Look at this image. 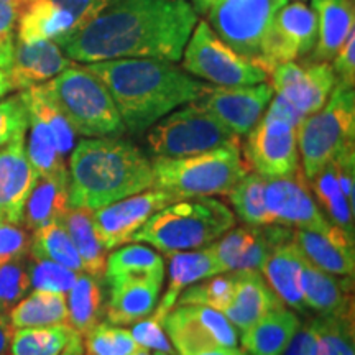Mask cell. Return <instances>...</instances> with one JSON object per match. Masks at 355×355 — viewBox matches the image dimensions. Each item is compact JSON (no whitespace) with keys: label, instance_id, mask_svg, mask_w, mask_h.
Wrapping results in <instances>:
<instances>
[{"label":"cell","instance_id":"1","mask_svg":"<svg viewBox=\"0 0 355 355\" xmlns=\"http://www.w3.org/2000/svg\"><path fill=\"white\" fill-rule=\"evenodd\" d=\"M198 21L191 0H117L55 42L71 61L84 64L119 58L178 63Z\"/></svg>","mask_w":355,"mask_h":355},{"label":"cell","instance_id":"2","mask_svg":"<svg viewBox=\"0 0 355 355\" xmlns=\"http://www.w3.org/2000/svg\"><path fill=\"white\" fill-rule=\"evenodd\" d=\"M112 96L125 132L140 135L181 105L206 94L211 86L157 58H119L89 63Z\"/></svg>","mask_w":355,"mask_h":355},{"label":"cell","instance_id":"3","mask_svg":"<svg viewBox=\"0 0 355 355\" xmlns=\"http://www.w3.org/2000/svg\"><path fill=\"white\" fill-rule=\"evenodd\" d=\"M69 206L96 211L155 184L152 159L122 137L83 139L69 155Z\"/></svg>","mask_w":355,"mask_h":355},{"label":"cell","instance_id":"4","mask_svg":"<svg viewBox=\"0 0 355 355\" xmlns=\"http://www.w3.org/2000/svg\"><path fill=\"white\" fill-rule=\"evenodd\" d=\"M235 227V214L214 198H186L150 217L132 242H145L163 254L204 248Z\"/></svg>","mask_w":355,"mask_h":355},{"label":"cell","instance_id":"5","mask_svg":"<svg viewBox=\"0 0 355 355\" xmlns=\"http://www.w3.org/2000/svg\"><path fill=\"white\" fill-rule=\"evenodd\" d=\"M38 89L64 115L76 135L96 139L122 137L125 132L107 87L86 66L73 63Z\"/></svg>","mask_w":355,"mask_h":355},{"label":"cell","instance_id":"6","mask_svg":"<svg viewBox=\"0 0 355 355\" xmlns=\"http://www.w3.org/2000/svg\"><path fill=\"white\" fill-rule=\"evenodd\" d=\"M153 188L176 199L227 196L250 171L242 146H222L193 157L153 158Z\"/></svg>","mask_w":355,"mask_h":355},{"label":"cell","instance_id":"7","mask_svg":"<svg viewBox=\"0 0 355 355\" xmlns=\"http://www.w3.org/2000/svg\"><path fill=\"white\" fill-rule=\"evenodd\" d=\"M296 139L308 180L329 165L343 150L355 145L354 87L337 83L324 107L296 125Z\"/></svg>","mask_w":355,"mask_h":355},{"label":"cell","instance_id":"8","mask_svg":"<svg viewBox=\"0 0 355 355\" xmlns=\"http://www.w3.org/2000/svg\"><path fill=\"white\" fill-rule=\"evenodd\" d=\"M146 146L153 158H183L222 146H242V140L194 101L153 123Z\"/></svg>","mask_w":355,"mask_h":355},{"label":"cell","instance_id":"9","mask_svg":"<svg viewBox=\"0 0 355 355\" xmlns=\"http://www.w3.org/2000/svg\"><path fill=\"white\" fill-rule=\"evenodd\" d=\"M181 58L186 73L216 86H252L268 79L263 69L222 42L206 20L194 26Z\"/></svg>","mask_w":355,"mask_h":355},{"label":"cell","instance_id":"10","mask_svg":"<svg viewBox=\"0 0 355 355\" xmlns=\"http://www.w3.org/2000/svg\"><path fill=\"white\" fill-rule=\"evenodd\" d=\"M270 76L277 96H273L268 109L286 117L295 125L322 109L337 84L329 63H314L308 60L279 64Z\"/></svg>","mask_w":355,"mask_h":355},{"label":"cell","instance_id":"11","mask_svg":"<svg viewBox=\"0 0 355 355\" xmlns=\"http://www.w3.org/2000/svg\"><path fill=\"white\" fill-rule=\"evenodd\" d=\"M288 0H214L206 8L207 24L222 42L259 66L261 43Z\"/></svg>","mask_w":355,"mask_h":355},{"label":"cell","instance_id":"12","mask_svg":"<svg viewBox=\"0 0 355 355\" xmlns=\"http://www.w3.org/2000/svg\"><path fill=\"white\" fill-rule=\"evenodd\" d=\"M245 137L243 159L250 171L278 178L293 175L301 168L296 125L283 115L266 109Z\"/></svg>","mask_w":355,"mask_h":355},{"label":"cell","instance_id":"13","mask_svg":"<svg viewBox=\"0 0 355 355\" xmlns=\"http://www.w3.org/2000/svg\"><path fill=\"white\" fill-rule=\"evenodd\" d=\"M176 355L212 347H237V329L220 311L201 304H176L163 319Z\"/></svg>","mask_w":355,"mask_h":355},{"label":"cell","instance_id":"14","mask_svg":"<svg viewBox=\"0 0 355 355\" xmlns=\"http://www.w3.org/2000/svg\"><path fill=\"white\" fill-rule=\"evenodd\" d=\"M318 38V17L304 2L285 3L261 43L259 68L270 73L277 66L306 58L313 51Z\"/></svg>","mask_w":355,"mask_h":355},{"label":"cell","instance_id":"15","mask_svg":"<svg viewBox=\"0 0 355 355\" xmlns=\"http://www.w3.org/2000/svg\"><path fill=\"white\" fill-rule=\"evenodd\" d=\"M265 206L273 224L308 230L331 227L313 196L303 168L293 175L265 178Z\"/></svg>","mask_w":355,"mask_h":355},{"label":"cell","instance_id":"16","mask_svg":"<svg viewBox=\"0 0 355 355\" xmlns=\"http://www.w3.org/2000/svg\"><path fill=\"white\" fill-rule=\"evenodd\" d=\"M265 232L270 241V248L260 273L283 304L306 316L309 314V309L306 308L301 291V268L304 257L296 245L293 229L282 224H266Z\"/></svg>","mask_w":355,"mask_h":355},{"label":"cell","instance_id":"17","mask_svg":"<svg viewBox=\"0 0 355 355\" xmlns=\"http://www.w3.org/2000/svg\"><path fill=\"white\" fill-rule=\"evenodd\" d=\"M175 201L178 199L173 194L155 188L92 211L97 237L105 250L125 245L155 212Z\"/></svg>","mask_w":355,"mask_h":355},{"label":"cell","instance_id":"18","mask_svg":"<svg viewBox=\"0 0 355 355\" xmlns=\"http://www.w3.org/2000/svg\"><path fill=\"white\" fill-rule=\"evenodd\" d=\"M273 96L272 84L266 83L232 87L211 86L198 102L242 139L260 121Z\"/></svg>","mask_w":355,"mask_h":355},{"label":"cell","instance_id":"19","mask_svg":"<svg viewBox=\"0 0 355 355\" xmlns=\"http://www.w3.org/2000/svg\"><path fill=\"white\" fill-rule=\"evenodd\" d=\"M165 273L123 275L107 279L110 296L105 319L115 326H128L152 316L162 295Z\"/></svg>","mask_w":355,"mask_h":355},{"label":"cell","instance_id":"20","mask_svg":"<svg viewBox=\"0 0 355 355\" xmlns=\"http://www.w3.org/2000/svg\"><path fill=\"white\" fill-rule=\"evenodd\" d=\"M38 175L25 152V137L0 148V220L21 224L26 199Z\"/></svg>","mask_w":355,"mask_h":355},{"label":"cell","instance_id":"21","mask_svg":"<svg viewBox=\"0 0 355 355\" xmlns=\"http://www.w3.org/2000/svg\"><path fill=\"white\" fill-rule=\"evenodd\" d=\"M293 237L304 259L318 268L337 277L354 278V239L343 229L332 224L326 230L293 229Z\"/></svg>","mask_w":355,"mask_h":355},{"label":"cell","instance_id":"22","mask_svg":"<svg viewBox=\"0 0 355 355\" xmlns=\"http://www.w3.org/2000/svg\"><path fill=\"white\" fill-rule=\"evenodd\" d=\"M71 64L73 61L53 40H42L35 43H24L15 40L12 64L7 73L10 76L13 89L25 91L28 87L50 81Z\"/></svg>","mask_w":355,"mask_h":355},{"label":"cell","instance_id":"23","mask_svg":"<svg viewBox=\"0 0 355 355\" xmlns=\"http://www.w3.org/2000/svg\"><path fill=\"white\" fill-rule=\"evenodd\" d=\"M234 275L235 290L232 301L222 314L242 334L260 321L266 313L285 304L270 288L260 270H235Z\"/></svg>","mask_w":355,"mask_h":355},{"label":"cell","instance_id":"24","mask_svg":"<svg viewBox=\"0 0 355 355\" xmlns=\"http://www.w3.org/2000/svg\"><path fill=\"white\" fill-rule=\"evenodd\" d=\"M209 248L216 261V272L229 273L235 270H260L268 254L270 241L266 237L265 225H245L227 230Z\"/></svg>","mask_w":355,"mask_h":355},{"label":"cell","instance_id":"25","mask_svg":"<svg viewBox=\"0 0 355 355\" xmlns=\"http://www.w3.org/2000/svg\"><path fill=\"white\" fill-rule=\"evenodd\" d=\"M301 291L306 308L318 316L354 311V278L324 272L306 259L301 268Z\"/></svg>","mask_w":355,"mask_h":355},{"label":"cell","instance_id":"26","mask_svg":"<svg viewBox=\"0 0 355 355\" xmlns=\"http://www.w3.org/2000/svg\"><path fill=\"white\" fill-rule=\"evenodd\" d=\"M313 10L318 17V38L313 51L304 60L331 63L355 25L354 0H316Z\"/></svg>","mask_w":355,"mask_h":355},{"label":"cell","instance_id":"27","mask_svg":"<svg viewBox=\"0 0 355 355\" xmlns=\"http://www.w3.org/2000/svg\"><path fill=\"white\" fill-rule=\"evenodd\" d=\"M166 257L170 261L168 286L165 295L162 296V300H158L157 308L152 313V316L159 322H163L166 314L175 308L178 296L186 288L217 275L216 261L207 247H204L202 250L173 252V254H166Z\"/></svg>","mask_w":355,"mask_h":355},{"label":"cell","instance_id":"28","mask_svg":"<svg viewBox=\"0 0 355 355\" xmlns=\"http://www.w3.org/2000/svg\"><path fill=\"white\" fill-rule=\"evenodd\" d=\"M301 322L298 313L282 306L242 332L241 344L248 355H282Z\"/></svg>","mask_w":355,"mask_h":355},{"label":"cell","instance_id":"29","mask_svg":"<svg viewBox=\"0 0 355 355\" xmlns=\"http://www.w3.org/2000/svg\"><path fill=\"white\" fill-rule=\"evenodd\" d=\"M74 28V19L51 0H20L17 38L24 43L63 37Z\"/></svg>","mask_w":355,"mask_h":355},{"label":"cell","instance_id":"30","mask_svg":"<svg viewBox=\"0 0 355 355\" xmlns=\"http://www.w3.org/2000/svg\"><path fill=\"white\" fill-rule=\"evenodd\" d=\"M68 178H38L26 199L21 224L28 232L61 220L69 209Z\"/></svg>","mask_w":355,"mask_h":355},{"label":"cell","instance_id":"31","mask_svg":"<svg viewBox=\"0 0 355 355\" xmlns=\"http://www.w3.org/2000/svg\"><path fill=\"white\" fill-rule=\"evenodd\" d=\"M68 324L79 336H86L101 322L105 313L104 288L99 277L86 272L79 273L73 288L68 291Z\"/></svg>","mask_w":355,"mask_h":355},{"label":"cell","instance_id":"32","mask_svg":"<svg viewBox=\"0 0 355 355\" xmlns=\"http://www.w3.org/2000/svg\"><path fill=\"white\" fill-rule=\"evenodd\" d=\"M61 222L81 257L84 272L101 278L105 272L109 250H105L101 239L97 237L92 211L83 209V207H69Z\"/></svg>","mask_w":355,"mask_h":355},{"label":"cell","instance_id":"33","mask_svg":"<svg viewBox=\"0 0 355 355\" xmlns=\"http://www.w3.org/2000/svg\"><path fill=\"white\" fill-rule=\"evenodd\" d=\"M13 329L21 327H42L68 322V301L63 293L35 290L25 296L8 313Z\"/></svg>","mask_w":355,"mask_h":355},{"label":"cell","instance_id":"34","mask_svg":"<svg viewBox=\"0 0 355 355\" xmlns=\"http://www.w3.org/2000/svg\"><path fill=\"white\" fill-rule=\"evenodd\" d=\"M313 184L311 191L316 196L318 206L321 207L322 214L332 225H337L344 230L349 237L354 239L355 235V207L345 199L339 181L336 176L334 163L324 166L321 171L316 173L309 180Z\"/></svg>","mask_w":355,"mask_h":355},{"label":"cell","instance_id":"35","mask_svg":"<svg viewBox=\"0 0 355 355\" xmlns=\"http://www.w3.org/2000/svg\"><path fill=\"white\" fill-rule=\"evenodd\" d=\"M28 128L30 135L25 152L38 178H68V166L50 127L37 115L28 112Z\"/></svg>","mask_w":355,"mask_h":355},{"label":"cell","instance_id":"36","mask_svg":"<svg viewBox=\"0 0 355 355\" xmlns=\"http://www.w3.org/2000/svg\"><path fill=\"white\" fill-rule=\"evenodd\" d=\"M74 334L68 322L13 329L10 355H61Z\"/></svg>","mask_w":355,"mask_h":355},{"label":"cell","instance_id":"37","mask_svg":"<svg viewBox=\"0 0 355 355\" xmlns=\"http://www.w3.org/2000/svg\"><path fill=\"white\" fill-rule=\"evenodd\" d=\"M30 257L56 261V263L78 273L84 272L81 257L61 220L50 222V224L35 230L32 235Z\"/></svg>","mask_w":355,"mask_h":355},{"label":"cell","instance_id":"38","mask_svg":"<svg viewBox=\"0 0 355 355\" xmlns=\"http://www.w3.org/2000/svg\"><path fill=\"white\" fill-rule=\"evenodd\" d=\"M313 355H355L354 311L316 316Z\"/></svg>","mask_w":355,"mask_h":355},{"label":"cell","instance_id":"39","mask_svg":"<svg viewBox=\"0 0 355 355\" xmlns=\"http://www.w3.org/2000/svg\"><path fill=\"white\" fill-rule=\"evenodd\" d=\"M225 198L245 225L273 224L265 206V176L259 173L248 171Z\"/></svg>","mask_w":355,"mask_h":355},{"label":"cell","instance_id":"40","mask_svg":"<svg viewBox=\"0 0 355 355\" xmlns=\"http://www.w3.org/2000/svg\"><path fill=\"white\" fill-rule=\"evenodd\" d=\"M155 273H165L163 257L152 248L141 245L140 242L119 248L105 260V279L123 277V275Z\"/></svg>","mask_w":355,"mask_h":355},{"label":"cell","instance_id":"41","mask_svg":"<svg viewBox=\"0 0 355 355\" xmlns=\"http://www.w3.org/2000/svg\"><path fill=\"white\" fill-rule=\"evenodd\" d=\"M20 94L24 97L28 112L37 115V117L42 119L50 127L61 155L66 157V155L71 153V150L74 148V141H76V132L73 130V127L66 121L64 115L42 94L38 86L20 91Z\"/></svg>","mask_w":355,"mask_h":355},{"label":"cell","instance_id":"42","mask_svg":"<svg viewBox=\"0 0 355 355\" xmlns=\"http://www.w3.org/2000/svg\"><path fill=\"white\" fill-rule=\"evenodd\" d=\"M235 290L234 272L214 275L204 279L202 283H194L178 296L176 304H201L224 313L230 304ZM175 304V306H176Z\"/></svg>","mask_w":355,"mask_h":355},{"label":"cell","instance_id":"43","mask_svg":"<svg viewBox=\"0 0 355 355\" xmlns=\"http://www.w3.org/2000/svg\"><path fill=\"white\" fill-rule=\"evenodd\" d=\"M86 355H133L140 347L132 332L110 322H99L83 337Z\"/></svg>","mask_w":355,"mask_h":355},{"label":"cell","instance_id":"44","mask_svg":"<svg viewBox=\"0 0 355 355\" xmlns=\"http://www.w3.org/2000/svg\"><path fill=\"white\" fill-rule=\"evenodd\" d=\"M26 268H28L30 282L35 290L63 293V295H68L79 275L56 261L33 259L30 255L26 257Z\"/></svg>","mask_w":355,"mask_h":355},{"label":"cell","instance_id":"45","mask_svg":"<svg viewBox=\"0 0 355 355\" xmlns=\"http://www.w3.org/2000/svg\"><path fill=\"white\" fill-rule=\"evenodd\" d=\"M32 288L26 259L0 265V313L8 316L10 309L26 296Z\"/></svg>","mask_w":355,"mask_h":355},{"label":"cell","instance_id":"46","mask_svg":"<svg viewBox=\"0 0 355 355\" xmlns=\"http://www.w3.org/2000/svg\"><path fill=\"white\" fill-rule=\"evenodd\" d=\"M28 130V109L21 94L0 101V148L25 137Z\"/></svg>","mask_w":355,"mask_h":355},{"label":"cell","instance_id":"47","mask_svg":"<svg viewBox=\"0 0 355 355\" xmlns=\"http://www.w3.org/2000/svg\"><path fill=\"white\" fill-rule=\"evenodd\" d=\"M32 235L21 224L0 220V265L24 260L30 255Z\"/></svg>","mask_w":355,"mask_h":355},{"label":"cell","instance_id":"48","mask_svg":"<svg viewBox=\"0 0 355 355\" xmlns=\"http://www.w3.org/2000/svg\"><path fill=\"white\" fill-rule=\"evenodd\" d=\"M20 0H0V68L8 71L17 38Z\"/></svg>","mask_w":355,"mask_h":355},{"label":"cell","instance_id":"49","mask_svg":"<svg viewBox=\"0 0 355 355\" xmlns=\"http://www.w3.org/2000/svg\"><path fill=\"white\" fill-rule=\"evenodd\" d=\"M130 332L133 339H135V343L139 344L140 347L155 350V352L176 355L165 329H163V322L157 321L153 316H148L133 324V329Z\"/></svg>","mask_w":355,"mask_h":355},{"label":"cell","instance_id":"50","mask_svg":"<svg viewBox=\"0 0 355 355\" xmlns=\"http://www.w3.org/2000/svg\"><path fill=\"white\" fill-rule=\"evenodd\" d=\"M51 2L73 17L74 28L71 32H74V30L81 28V26L91 21L101 12H104L114 2H117V0H51Z\"/></svg>","mask_w":355,"mask_h":355},{"label":"cell","instance_id":"51","mask_svg":"<svg viewBox=\"0 0 355 355\" xmlns=\"http://www.w3.org/2000/svg\"><path fill=\"white\" fill-rule=\"evenodd\" d=\"M332 71H334L337 83L354 87L355 84V35H349L340 50L332 60Z\"/></svg>","mask_w":355,"mask_h":355},{"label":"cell","instance_id":"52","mask_svg":"<svg viewBox=\"0 0 355 355\" xmlns=\"http://www.w3.org/2000/svg\"><path fill=\"white\" fill-rule=\"evenodd\" d=\"M314 344V321L313 318H308L301 322V326L293 336V339L288 344L285 352L282 355H313Z\"/></svg>","mask_w":355,"mask_h":355},{"label":"cell","instance_id":"53","mask_svg":"<svg viewBox=\"0 0 355 355\" xmlns=\"http://www.w3.org/2000/svg\"><path fill=\"white\" fill-rule=\"evenodd\" d=\"M13 327L8 316L0 313V355H10V339Z\"/></svg>","mask_w":355,"mask_h":355},{"label":"cell","instance_id":"54","mask_svg":"<svg viewBox=\"0 0 355 355\" xmlns=\"http://www.w3.org/2000/svg\"><path fill=\"white\" fill-rule=\"evenodd\" d=\"M184 355H248L245 350H241L237 347H212L198 350V352H191Z\"/></svg>","mask_w":355,"mask_h":355},{"label":"cell","instance_id":"55","mask_svg":"<svg viewBox=\"0 0 355 355\" xmlns=\"http://www.w3.org/2000/svg\"><path fill=\"white\" fill-rule=\"evenodd\" d=\"M86 349H84V340L83 336L74 334L73 339L69 340V344L66 345V349L61 352V355H84Z\"/></svg>","mask_w":355,"mask_h":355},{"label":"cell","instance_id":"56","mask_svg":"<svg viewBox=\"0 0 355 355\" xmlns=\"http://www.w3.org/2000/svg\"><path fill=\"white\" fill-rule=\"evenodd\" d=\"M12 91H15V89H13L10 76H8L6 69L0 68V99H3L7 94H10Z\"/></svg>","mask_w":355,"mask_h":355},{"label":"cell","instance_id":"57","mask_svg":"<svg viewBox=\"0 0 355 355\" xmlns=\"http://www.w3.org/2000/svg\"><path fill=\"white\" fill-rule=\"evenodd\" d=\"M133 355H152V354H150V350H148V349H145V347H139V349L135 350V354H133Z\"/></svg>","mask_w":355,"mask_h":355},{"label":"cell","instance_id":"58","mask_svg":"<svg viewBox=\"0 0 355 355\" xmlns=\"http://www.w3.org/2000/svg\"><path fill=\"white\" fill-rule=\"evenodd\" d=\"M153 355H170V354H165V352H155Z\"/></svg>","mask_w":355,"mask_h":355},{"label":"cell","instance_id":"59","mask_svg":"<svg viewBox=\"0 0 355 355\" xmlns=\"http://www.w3.org/2000/svg\"><path fill=\"white\" fill-rule=\"evenodd\" d=\"M295 2H304V0H295Z\"/></svg>","mask_w":355,"mask_h":355},{"label":"cell","instance_id":"60","mask_svg":"<svg viewBox=\"0 0 355 355\" xmlns=\"http://www.w3.org/2000/svg\"><path fill=\"white\" fill-rule=\"evenodd\" d=\"M212 2H214V0H211V2H209V6H211V3H212ZM209 6H207V7H209ZM204 12H206V10H204Z\"/></svg>","mask_w":355,"mask_h":355},{"label":"cell","instance_id":"61","mask_svg":"<svg viewBox=\"0 0 355 355\" xmlns=\"http://www.w3.org/2000/svg\"><path fill=\"white\" fill-rule=\"evenodd\" d=\"M313 2H316V0H313Z\"/></svg>","mask_w":355,"mask_h":355},{"label":"cell","instance_id":"62","mask_svg":"<svg viewBox=\"0 0 355 355\" xmlns=\"http://www.w3.org/2000/svg\"><path fill=\"white\" fill-rule=\"evenodd\" d=\"M84 355H86V354H84Z\"/></svg>","mask_w":355,"mask_h":355}]
</instances>
